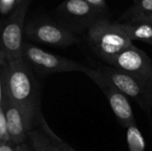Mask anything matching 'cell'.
I'll use <instances>...</instances> for the list:
<instances>
[{
  "mask_svg": "<svg viewBox=\"0 0 152 151\" xmlns=\"http://www.w3.org/2000/svg\"><path fill=\"white\" fill-rule=\"evenodd\" d=\"M126 20H134V21H142V22H147L152 24V12L148 13H142V14H138L135 15Z\"/></svg>",
  "mask_w": 152,
  "mask_h": 151,
  "instance_id": "19",
  "label": "cell"
},
{
  "mask_svg": "<svg viewBox=\"0 0 152 151\" xmlns=\"http://www.w3.org/2000/svg\"><path fill=\"white\" fill-rule=\"evenodd\" d=\"M3 110L11 144L17 146L27 142L28 133L34 129L37 118L42 116L39 109L19 104L4 98Z\"/></svg>",
  "mask_w": 152,
  "mask_h": 151,
  "instance_id": "5",
  "label": "cell"
},
{
  "mask_svg": "<svg viewBox=\"0 0 152 151\" xmlns=\"http://www.w3.org/2000/svg\"><path fill=\"white\" fill-rule=\"evenodd\" d=\"M84 1H86L89 5H91L102 17H105L104 15L107 14L108 5L106 0H84Z\"/></svg>",
  "mask_w": 152,
  "mask_h": 151,
  "instance_id": "16",
  "label": "cell"
},
{
  "mask_svg": "<svg viewBox=\"0 0 152 151\" xmlns=\"http://www.w3.org/2000/svg\"><path fill=\"white\" fill-rule=\"evenodd\" d=\"M24 36L30 41L57 47H67L78 42L73 32L46 18L30 19L25 23Z\"/></svg>",
  "mask_w": 152,
  "mask_h": 151,
  "instance_id": "6",
  "label": "cell"
},
{
  "mask_svg": "<svg viewBox=\"0 0 152 151\" xmlns=\"http://www.w3.org/2000/svg\"><path fill=\"white\" fill-rule=\"evenodd\" d=\"M2 69L4 98L39 109L38 86L29 65L20 58L6 61Z\"/></svg>",
  "mask_w": 152,
  "mask_h": 151,
  "instance_id": "1",
  "label": "cell"
},
{
  "mask_svg": "<svg viewBox=\"0 0 152 151\" xmlns=\"http://www.w3.org/2000/svg\"><path fill=\"white\" fill-rule=\"evenodd\" d=\"M86 41L93 53L104 62L134 44L119 22H111L106 17L88 28Z\"/></svg>",
  "mask_w": 152,
  "mask_h": 151,
  "instance_id": "2",
  "label": "cell"
},
{
  "mask_svg": "<svg viewBox=\"0 0 152 151\" xmlns=\"http://www.w3.org/2000/svg\"><path fill=\"white\" fill-rule=\"evenodd\" d=\"M107 78L126 97L133 99L151 118L152 109V89L134 77L110 65L98 68Z\"/></svg>",
  "mask_w": 152,
  "mask_h": 151,
  "instance_id": "9",
  "label": "cell"
},
{
  "mask_svg": "<svg viewBox=\"0 0 152 151\" xmlns=\"http://www.w3.org/2000/svg\"><path fill=\"white\" fill-rule=\"evenodd\" d=\"M85 74L102 90L119 124L126 128L136 125L132 106L127 97L98 69L88 67Z\"/></svg>",
  "mask_w": 152,
  "mask_h": 151,
  "instance_id": "7",
  "label": "cell"
},
{
  "mask_svg": "<svg viewBox=\"0 0 152 151\" xmlns=\"http://www.w3.org/2000/svg\"><path fill=\"white\" fill-rule=\"evenodd\" d=\"M39 124H40V125H41V130H42L45 133H46V134L54 142V143L56 144V146H57L59 151H76L74 149H72L67 142H65L62 141L60 137H58V136L51 130V128L48 126V125L46 124V122H45V120L44 119L43 117H40V119H39Z\"/></svg>",
  "mask_w": 152,
  "mask_h": 151,
  "instance_id": "15",
  "label": "cell"
},
{
  "mask_svg": "<svg viewBox=\"0 0 152 151\" xmlns=\"http://www.w3.org/2000/svg\"><path fill=\"white\" fill-rule=\"evenodd\" d=\"M30 0H23L12 13L0 20V51L7 61L22 58L25 18Z\"/></svg>",
  "mask_w": 152,
  "mask_h": 151,
  "instance_id": "3",
  "label": "cell"
},
{
  "mask_svg": "<svg viewBox=\"0 0 152 151\" xmlns=\"http://www.w3.org/2000/svg\"><path fill=\"white\" fill-rule=\"evenodd\" d=\"M58 22L71 32L80 33L88 28L99 19V14L84 0H65L56 9Z\"/></svg>",
  "mask_w": 152,
  "mask_h": 151,
  "instance_id": "10",
  "label": "cell"
},
{
  "mask_svg": "<svg viewBox=\"0 0 152 151\" xmlns=\"http://www.w3.org/2000/svg\"><path fill=\"white\" fill-rule=\"evenodd\" d=\"M6 61H7V59H6V56H5V54L3 53V52H1L0 51V69L3 67V65L6 62Z\"/></svg>",
  "mask_w": 152,
  "mask_h": 151,
  "instance_id": "23",
  "label": "cell"
},
{
  "mask_svg": "<svg viewBox=\"0 0 152 151\" xmlns=\"http://www.w3.org/2000/svg\"><path fill=\"white\" fill-rule=\"evenodd\" d=\"M0 151H16L15 147L9 142H0Z\"/></svg>",
  "mask_w": 152,
  "mask_h": 151,
  "instance_id": "20",
  "label": "cell"
},
{
  "mask_svg": "<svg viewBox=\"0 0 152 151\" xmlns=\"http://www.w3.org/2000/svg\"><path fill=\"white\" fill-rule=\"evenodd\" d=\"M28 140L34 151H59L54 142L42 130L30 131L28 133Z\"/></svg>",
  "mask_w": 152,
  "mask_h": 151,
  "instance_id": "12",
  "label": "cell"
},
{
  "mask_svg": "<svg viewBox=\"0 0 152 151\" xmlns=\"http://www.w3.org/2000/svg\"><path fill=\"white\" fill-rule=\"evenodd\" d=\"M17 6L16 0H0V13L5 15L12 12Z\"/></svg>",
  "mask_w": 152,
  "mask_h": 151,
  "instance_id": "18",
  "label": "cell"
},
{
  "mask_svg": "<svg viewBox=\"0 0 152 151\" xmlns=\"http://www.w3.org/2000/svg\"><path fill=\"white\" fill-rule=\"evenodd\" d=\"M119 24L132 41L139 40L152 45V24L134 20H126Z\"/></svg>",
  "mask_w": 152,
  "mask_h": 151,
  "instance_id": "11",
  "label": "cell"
},
{
  "mask_svg": "<svg viewBox=\"0 0 152 151\" xmlns=\"http://www.w3.org/2000/svg\"><path fill=\"white\" fill-rule=\"evenodd\" d=\"M22 59L29 65L33 71L41 75H51L77 71L84 73L88 69L76 61L48 53L33 44L24 42L22 47Z\"/></svg>",
  "mask_w": 152,
  "mask_h": 151,
  "instance_id": "4",
  "label": "cell"
},
{
  "mask_svg": "<svg viewBox=\"0 0 152 151\" xmlns=\"http://www.w3.org/2000/svg\"><path fill=\"white\" fill-rule=\"evenodd\" d=\"M126 141L129 151L145 150V141L136 125L127 127Z\"/></svg>",
  "mask_w": 152,
  "mask_h": 151,
  "instance_id": "13",
  "label": "cell"
},
{
  "mask_svg": "<svg viewBox=\"0 0 152 151\" xmlns=\"http://www.w3.org/2000/svg\"><path fill=\"white\" fill-rule=\"evenodd\" d=\"M152 12V0H134L133 6L126 12L125 17L128 20L135 15Z\"/></svg>",
  "mask_w": 152,
  "mask_h": 151,
  "instance_id": "14",
  "label": "cell"
},
{
  "mask_svg": "<svg viewBox=\"0 0 152 151\" xmlns=\"http://www.w3.org/2000/svg\"><path fill=\"white\" fill-rule=\"evenodd\" d=\"M4 102V87H3V69H0V107Z\"/></svg>",
  "mask_w": 152,
  "mask_h": 151,
  "instance_id": "22",
  "label": "cell"
},
{
  "mask_svg": "<svg viewBox=\"0 0 152 151\" xmlns=\"http://www.w3.org/2000/svg\"><path fill=\"white\" fill-rule=\"evenodd\" d=\"M16 1H17V5H18V4H20L23 0H16Z\"/></svg>",
  "mask_w": 152,
  "mask_h": 151,
  "instance_id": "24",
  "label": "cell"
},
{
  "mask_svg": "<svg viewBox=\"0 0 152 151\" xmlns=\"http://www.w3.org/2000/svg\"><path fill=\"white\" fill-rule=\"evenodd\" d=\"M0 142L11 143L8 132H7L6 121H5L3 107H0Z\"/></svg>",
  "mask_w": 152,
  "mask_h": 151,
  "instance_id": "17",
  "label": "cell"
},
{
  "mask_svg": "<svg viewBox=\"0 0 152 151\" xmlns=\"http://www.w3.org/2000/svg\"><path fill=\"white\" fill-rule=\"evenodd\" d=\"M14 147H15L16 151H34L32 147L30 146V144L28 142H25V143H22V144H20V145L14 146Z\"/></svg>",
  "mask_w": 152,
  "mask_h": 151,
  "instance_id": "21",
  "label": "cell"
},
{
  "mask_svg": "<svg viewBox=\"0 0 152 151\" xmlns=\"http://www.w3.org/2000/svg\"><path fill=\"white\" fill-rule=\"evenodd\" d=\"M152 89V61L148 54L134 44L109 59L106 62Z\"/></svg>",
  "mask_w": 152,
  "mask_h": 151,
  "instance_id": "8",
  "label": "cell"
}]
</instances>
